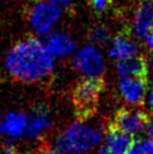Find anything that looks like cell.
<instances>
[{
  "label": "cell",
  "instance_id": "cell-15",
  "mask_svg": "<svg viewBox=\"0 0 153 154\" xmlns=\"http://www.w3.org/2000/svg\"><path fill=\"white\" fill-rule=\"evenodd\" d=\"M88 37L92 44L104 46L111 41V30L105 25H95L89 30Z\"/></svg>",
  "mask_w": 153,
  "mask_h": 154
},
{
  "label": "cell",
  "instance_id": "cell-20",
  "mask_svg": "<svg viewBox=\"0 0 153 154\" xmlns=\"http://www.w3.org/2000/svg\"><path fill=\"white\" fill-rule=\"evenodd\" d=\"M51 1L62 8V7H65V6H68V5L71 4V1H72V0H51Z\"/></svg>",
  "mask_w": 153,
  "mask_h": 154
},
{
  "label": "cell",
  "instance_id": "cell-19",
  "mask_svg": "<svg viewBox=\"0 0 153 154\" xmlns=\"http://www.w3.org/2000/svg\"><path fill=\"white\" fill-rule=\"evenodd\" d=\"M4 153L5 154H16V147L11 143H6L4 145Z\"/></svg>",
  "mask_w": 153,
  "mask_h": 154
},
{
  "label": "cell",
  "instance_id": "cell-10",
  "mask_svg": "<svg viewBox=\"0 0 153 154\" xmlns=\"http://www.w3.org/2000/svg\"><path fill=\"white\" fill-rule=\"evenodd\" d=\"M139 51V45L128 35L119 34L115 36L109 48V56L117 61L126 60L136 56Z\"/></svg>",
  "mask_w": 153,
  "mask_h": 154
},
{
  "label": "cell",
  "instance_id": "cell-21",
  "mask_svg": "<svg viewBox=\"0 0 153 154\" xmlns=\"http://www.w3.org/2000/svg\"><path fill=\"white\" fill-rule=\"evenodd\" d=\"M95 154H111V152L107 147V145H104V146H100L99 149H97Z\"/></svg>",
  "mask_w": 153,
  "mask_h": 154
},
{
  "label": "cell",
  "instance_id": "cell-3",
  "mask_svg": "<svg viewBox=\"0 0 153 154\" xmlns=\"http://www.w3.org/2000/svg\"><path fill=\"white\" fill-rule=\"evenodd\" d=\"M105 87L101 78H86L76 83L72 91V100L79 120L86 122L94 114L98 98Z\"/></svg>",
  "mask_w": 153,
  "mask_h": 154
},
{
  "label": "cell",
  "instance_id": "cell-6",
  "mask_svg": "<svg viewBox=\"0 0 153 154\" xmlns=\"http://www.w3.org/2000/svg\"><path fill=\"white\" fill-rule=\"evenodd\" d=\"M149 123V115L142 109L120 107L115 112L111 124L130 135H135L146 128Z\"/></svg>",
  "mask_w": 153,
  "mask_h": 154
},
{
  "label": "cell",
  "instance_id": "cell-18",
  "mask_svg": "<svg viewBox=\"0 0 153 154\" xmlns=\"http://www.w3.org/2000/svg\"><path fill=\"white\" fill-rule=\"evenodd\" d=\"M144 37V42L146 44V46L149 47L151 51H153V27L143 36Z\"/></svg>",
  "mask_w": 153,
  "mask_h": 154
},
{
  "label": "cell",
  "instance_id": "cell-25",
  "mask_svg": "<svg viewBox=\"0 0 153 154\" xmlns=\"http://www.w3.org/2000/svg\"><path fill=\"white\" fill-rule=\"evenodd\" d=\"M16 154H33V153H30V152H24V153H16Z\"/></svg>",
  "mask_w": 153,
  "mask_h": 154
},
{
  "label": "cell",
  "instance_id": "cell-1",
  "mask_svg": "<svg viewBox=\"0 0 153 154\" xmlns=\"http://www.w3.org/2000/svg\"><path fill=\"white\" fill-rule=\"evenodd\" d=\"M6 68L17 80L38 81L53 71L54 55L38 38L27 37L9 50Z\"/></svg>",
  "mask_w": 153,
  "mask_h": 154
},
{
  "label": "cell",
  "instance_id": "cell-22",
  "mask_svg": "<svg viewBox=\"0 0 153 154\" xmlns=\"http://www.w3.org/2000/svg\"><path fill=\"white\" fill-rule=\"evenodd\" d=\"M146 132L150 135V140L153 142V122H151V120H150V123L146 126Z\"/></svg>",
  "mask_w": 153,
  "mask_h": 154
},
{
  "label": "cell",
  "instance_id": "cell-13",
  "mask_svg": "<svg viewBox=\"0 0 153 154\" xmlns=\"http://www.w3.org/2000/svg\"><path fill=\"white\" fill-rule=\"evenodd\" d=\"M153 27V4L143 1L134 13L133 30L135 35L144 36Z\"/></svg>",
  "mask_w": 153,
  "mask_h": 154
},
{
  "label": "cell",
  "instance_id": "cell-17",
  "mask_svg": "<svg viewBox=\"0 0 153 154\" xmlns=\"http://www.w3.org/2000/svg\"><path fill=\"white\" fill-rule=\"evenodd\" d=\"M89 7L98 15L106 14L111 6V0H88Z\"/></svg>",
  "mask_w": 153,
  "mask_h": 154
},
{
  "label": "cell",
  "instance_id": "cell-14",
  "mask_svg": "<svg viewBox=\"0 0 153 154\" xmlns=\"http://www.w3.org/2000/svg\"><path fill=\"white\" fill-rule=\"evenodd\" d=\"M27 116L23 112H10L0 123V132L10 137L20 136L26 132Z\"/></svg>",
  "mask_w": 153,
  "mask_h": 154
},
{
  "label": "cell",
  "instance_id": "cell-12",
  "mask_svg": "<svg viewBox=\"0 0 153 154\" xmlns=\"http://www.w3.org/2000/svg\"><path fill=\"white\" fill-rule=\"evenodd\" d=\"M45 45L54 56H65L72 53L76 48L73 38L63 32L51 33L47 37Z\"/></svg>",
  "mask_w": 153,
  "mask_h": 154
},
{
  "label": "cell",
  "instance_id": "cell-9",
  "mask_svg": "<svg viewBox=\"0 0 153 154\" xmlns=\"http://www.w3.org/2000/svg\"><path fill=\"white\" fill-rule=\"evenodd\" d=\"M117 71L122 78H141L146 79L149 73V63L142 56H133L118 61Z\"/></svg>",
  "mask_w": 153,
  "mask_h": 154
},
{
  "label": "cell",
  "instance_id": "cell-2",
  "mask_svg": "<svg viewBox=\"0 0 153 154\" xmlns=\"http://www.w3.org/2000/svg\"><path fill=\"white\" fill-rule=\"evenodd\" d=\"M102 138L100 127L78 120L55 138V146L64 154H82L90 151Z\"/></svg>",
  "mask_w": 153,
  "mask_h": 154
},
{
  "label": "cell",
  "instance_id": "cell-24",
  "mask_svg": "<svg viewBox=\"0 0 153 154\" xmlns=\"http://www.w3.org/2000/svg\"><path fill=\"white\" fill-rule=\"evenodd\" d=\"M149 105L151 109H153V88L151 90V92H150V96H149Z\"/></svg>",
  "mask_w": 153,
  "mask_h": 154
},
{
  "label": "cell",
  "instance_id": "cell-26",
  "mask_svg": "<svg viewBox=\"0 0 153 154\" xmlns=\"http://www.w3.org/2000/svg\"><path fill=\"white\" fill-rule=\"evenodd\" d=\"M143 1H149V0H143Z\"/></svg>",
  "mask_w": 153,
  "mask_h": 154
},
{
  "label": "cell",
  "instance_id": "cell-7",
  "mask_svg": "<svg viewBox=\"0 0 153 154\" xmlns=\"http://www.w3.org/2000/svg\"><path fill=\"white\" fill-rule=\"evenodd\" d=\"M52 117L45 106L39 105L32 109L27 117L26 135L30 138H37L51 128Z\"/></svg>",
  "mask_w": 153,
  "mask_h": 154
},
{
  "label": "cell",
  "instance_id": "cell-23",
  "mask_svg": "<svg viewBox=\"0 0 153 154\" xmlns=\"http://www.w3.org/2000/svg\"><path fill=\"white\" fill-rule=\"evenodd\" d=\"M42 154H64V153H62L59 150H55V149H46V150L43 151Z\"/></svg>",
  "mask_w": 153,
  "mask_h": 154
},
{
  "label": "cell",
  "instance_id": "cell-5",
  "mask_svg": "<svg viewBox=\"0 0 153 154\" xmlns=\"http://www.w3.org/2000/svg\"><path fill=\"white\" fill-rule=\"evenodd\" d=\"M73 65L87 78H100L105 69L102 55L92 45H85L76 52Z\"/></svg>",
  "mask_w": 153,
  "mask_h": 154
},
{
  "label": "cell",
  "instance_id": "cell-11",
  "mask_svg": "<svg viewBox=\"0 0 153 154\" xmlns=\"http://www.w3.org/2000/svg\"><path fill=\"white\" fill-rule=\"evenodd\" d=\"M132 135L123 132L111 124L106 133V145L111 154H125L132 145Z\"/></svg>",
  "mask_w": 153,
  "mask_h": 154
},
{
  "label": "cell",
  "instance_id": "cell-8",
  "mask_svg": "<svg viewBox=\"0 0 153 154\" xmlns=\"http://www.w3.org/2000/svg\"><path fill=\"white\" fill-rule=\"evenodd\" d=\"M148 79L122 78L119 81V92L125 101L131 105H140L144 101Z\"/></svg>",
  "mask_w": 153,
  "mask_h": 154
},
{
  "label": "cell",
  "instance_id": "cell-16",
  "mask_svg": "<svg viewBox=\"0 0 153 154\" xmlns=\"http://www.w3.org/2000/svg\"><path fill=\"white\" fill-rule=\"evenodd\" d=\"M125 154H153V142L149 138L134 140Z\"/></svg>",
  "mask_w": 153,
  "mask_h": 154
},
{
  "label": "cell",
  "instance_id": "cell-4",
  "mask_svg": "<svg viewBox=\"0 0 153 154\" xmlns=\"http://www.w3.org/2000/svg\"><path fill=\"white\" fill-rule=\"evenodd\" d=\"M61 14V7L51 0H35L28 8L27 18L35 33L46 35L59 22Z\"/></svg>",
  "mask_w": 153,
  "mask_h": 154
}]
</instances>
